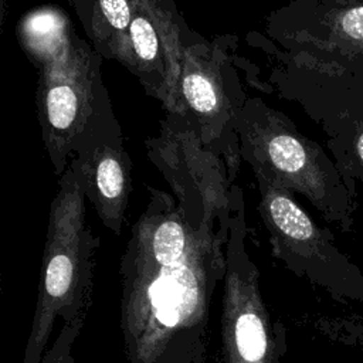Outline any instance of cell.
Returning <instances> with one entry per match:
<instances>
[{
  "instance_id": "1",
  "label": "cell",
  "mask_w": 363,
  "mask_h": 363,
  "mask_svg": "<svg viewBox=\"0 0 363 363\" xmlns=\"http://www.w3.org/2000/svg\"><path fill=\"white\" fill-rule=\"evenodd\" d=\"M147 191L121 264L122 332L129 363H170L206 328L230 228H196L173 196Z\"/></svg>"
},
{
  "instance_id": "3",
  "label": "cell",
  "mask_w": 363,
  "mask_h": 363,
  "mask_svg": "<svg viewBox=\"0 0 363 363\" xmlns=\"http://www.w3.org/2000/svg\"><path fill=\"white\" fill-rule=\"evenodd\" d=\"M85 194L68 166L50 207L37 306L23 363H41L57 318L81 322L96 238L85 223Z\"/></svg>"
},
{
  "instance_id": "10",
  "label": "cell",
  "mask_w": 363,
  "mask_h": 363,
  "mask_svg": "<svg viewBox=\"0 0 363 363\" xmlns=\"http://www.w3.org/2000/svg\"><path fill=\"white\" fill-rule=\"evenodd\" d=\"M102 60L88 41L78 37L74 52L65 64L38 71L37 115L44 147L58 177L69 166L74 145L105 86Z\"/></svg>"
},
{
  "instance_id": "6",
  "label": "cell",
  "mask_w": 363,
  "mask_h": 363,
  "mask_svg": "<svg viewBox=\"0 0 363 363\" xmlns=\"http://www.w3.org/2000/svg\"><path fill=\"white\" fill-rule=\"evenodd\" d=\"M255 177L261 194L258 211L275 258L333 296L363 305V274L339 251L330 231L320 228L277 180L261 173Z\"/></svg>"
},
{
  "instance_id": "12",
  "label": "cell",
  "mask_w": 363,
  "mask_h": 363,
  "mask_svg": "<svg viewBox=\"0 0 363 363\" xmlns=\"http://www.w3.org/2000/svg\"><path fill=\"white\" fill-rule=\"evenodd\" d=\"M279 38L289 51L363 58V0H292L279 14Z\"/></svg>"
},
{
  "instance_id": "11",
  "label": "cell",
  "mask_w": 363,
  "mask_h": 363,
  "mask_svg": "<svg viewBox=\"0 0 363 363\" xmlns=\"http://www.w3.org/2000/svg\"><path fill=\"white\" fill-rule=\"evenodd\" d=\"M69 167L102 224L119 235L132 189V162L105 86L74 145Z\"/></svg>"
},
{
  "instance_id": "9",
  "label": "cell",
  "mask_w": 363,
  "mask_h": 363,
  "mask_svg": "<svg viewBox=\"0 0 363 363\" xmlns=\"http://www.w3.org/2000/svg\"><path fill=\"white\" fill-rule=\"evenodd\" d=\"M196 35L173 0H139L129 28L112 45L108 60L136 77L167 113L186 115L180 94L183 50Z\"/></svg>"
},
{
  "instance_id": "14",
  "label": "cell",
  "mask_w": 363,
  "mask_h": 363,
  "mask_svg": "<svg viewBox=\"0 0 363 363\" xmlns=\"http://www.w3.org/2000/svg\"><path fill=\"white\" fill-rule=\"evenodd\" d=\"M139 0H68L91 47L108 60L112 45L126 33Z\"/></svg>"
},
{
  "instance_id": "13",
  "label": "cell",
  "mask_w": 363,
  "mask_h": 363,
  "mask_svg": "<svg viewBox=\"0 0 363 363\" xmlns=\"http://www.w3.org/2000/svg\"><path fill=\"white\" fill-rule=\"evenodd\" d=\"M16 34L20 47L38 71L65 64L78 40L71 18L54 4H44L21 16Z\"/></svg>"
},
{
  "instance_id": "7",
  "label": "cell",
  "mask_w": 363,
  "mask_h": 363,
  "mask_svg": "<svg viewBox=\"0 0 363 363\" xmlns=\"http://www.w3.org/2000/svg\"><path fill=\"white\" fill-rule=\"evenodd\" d=\"M241 190L225 242V272L221 298V353L224 363H281L285 328L272 319L259 286V271L245 250Z\"/></svg>"
},
{
  "instance_id": "2",
  "label": "cell",
  "mask_w": 363,
  "mask_h": 363,
  "mask_svg": "<svg viewBox=\"0 0 363 363\" xmlns=\"http://www.w3.org/2000/svg\"><path fill=\"white\" fill-rule=\"evenodd\" d=\"M240 156L254 173L265 174L294 194H302L342 230H350L356 199L335 162L279 111L259 98L245 101L237 121Z\"/></svg>"
},
{
  "instance_id": "8",
  "label": "cell",
  "mask_w": 363,
  "mask_h": 363,
  "mask_svg": "<svg viewBox=\"0 0 363 363\" xmlns=\"http://www.w3.org/2000/svg\"><path fill=\"white\" fill-rule=\"evenodd\" d=\"M180 94L204 146L224 157L234 180L241 159L237 121L248 96L227 48L199 34L193 37L183 50Z\"/></svg>"
},
{
  "instance_id": "15",
  "label": "cell",
  "mask_w": 363,
  "mask_h": 363,
  "mask_svg": "<svg viewBox=\"0 0 363 363\" xmlns=\"http://www.w3.org/2000/svg\"><path fill=\"white\" fill-rule=\"evenodd\" d=\"M81 322L72 325H62L58 339L52 345V347L44 354L41 363H72L71 357V345L79 330Z\"/></svg>"
},
{
  "instance_id": "5",
  "label": "cell",
  "mask_w": 363,
  "mask_h": 363,
  "mask_svg": "<svg viewBox=\"0 0 363 363\" xmlns=\"http://www.w3.org/2000/svg\"><path fill=\"white\" fill-rule=\"evenodd\" d=\"M145 146L191 225L230 228L238 189L231 184L224 157L204 146L187 115L167 113L159 135L146 139Z\"/></svg>"
},
{
  "instance_id": "4",
  "label": "cell",
  "mask_w": 363,
  "mask_h": 363,
  "mask_svg": "<svg viewBox=\"0 0 363 363\" xmlns=\"http://www.w3.org/2000/svg\"><path fill=\"white\" fill-rule=\"evenodd\" d=\"M284 84L328 135V147L352 196L363 186V58L336 51L294 50Z\"/></svg>"
}]
</instances>
